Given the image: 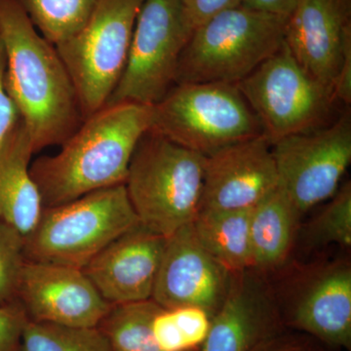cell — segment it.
I'll list each match as a JSON object with an SVG mask.
<instances>
[{"label": "cell", "mask_w": 351, "mask_h": 351, "mask_svg": "<svg viewBox=\"0 0 351 351\" xmlns=\"http://www.w3.org/2000/svg\"><path fill=\"white\" fill-rule=\"evenodd\" d=\"M5 66V52L0 39V147L17 128L22 120L15 103L7 93L4 83Z\"/></svg>", "instance_id": "obj_29"}, {"label": "cell", "mask_w": 351, "mask_h": 351, "mask_svg": "<svg viewBox=\"0 0 351 351\" xmlns=\"http://www.w3.org/2000/svg\"><path fill=\"white\" fill-rule=\"evenodd\" d=\"M276 332L274 316L246 288L228 290L199 351H251Z\"/></svg>", "instance_id": "obj_18"}, {"label": "cell", "mask_w": 351, "mask_h": 351, "mask_svg": "<svg viewBox=\"0 0 351 351\" xmlns=\"http://www.w3.org/2000/svg\"><path fill=\"white\" fill-rule=\"evenodd\" d=\"M205 157L149 130L129 164L127 195L141 225L169 237L199 213Z\"/></svg>", "instance_id": "obj_3"}, {"label": "cell", "mask_w": 351, "mask_h": 351, "mask_svg": "<svg viewBox=\"0 0 351 351\" xmlns=\"http://www.w3.org/2000/svg\"><path fill=\"white\" fill-rule=\"evenodd\" d=\"M166 239L144 226H134L103 249L83 271L108 304L152 298Z\"/></svg>", "instance_id": "obj_15"}, {"label": "cell", "mask_w": 351, "mask_h": 351, "mask_svg": "<svg viewBox=\"0 0 351 351\" xmlns=\"http://www.w3.org/2000/svg\"><path fill=\"white\" fill-rule=\"evenodd\" d=\"M226 272L189 223L166 239L152 299L163 308L200 307L213 317L228 292Z\"/></svg>", "instance_id": "obj_13"}, {"label": "cell", "mask_w": 351, "mask_h": 351, "mask_svg": "<svg viewBox=\"0 0 351 351\" xmlns=\"http://www.w3.org/2000/svg\"><path fill=\"white\" fill-rule=\"evenodd\" d=\"M297 1L298 0H243L242 6L288 17Z\"/></svg>", "instance_id": "obj_31"}, {"label": "cell", "mask_w": 351, "mask_h": 351, "mask_svg": "<svg viewBox=\"0 0 351 351\" xmlns=\"http://www.w3.org/2000/svg\"><path fill=\"white\" fill-rule=\"evenodd\" d=\"M138 223L124 184L93 191L66 204L44 207L38 225L25 237V258L83 269Z\"/></svg>", "instance_id": "obj_5"}, {"label": "cell", "mask_w": 351, "mask_h": 351, "mask_svg": "<svg viewBox=\"0 0 351 351\" xmlns=\"http://www.w3.org/2000/svg\"><path fill=\"white\" fill-rule=\"evenodd\" d=\"M278 188L271 143L262 135L205 157L201 210H250Z\"/></svg>", "instance_id": "obj_12"}, {"label": "cell", "mask_w": 351, "mask_h": 351, "mask_svg": "<svg viewBox=\"0 0 351 351\" xmlns=\"http://www.w3.org/2000/svg\"><path fill=\"white\" fill-rule=\"evenodd\" d=\"M162 308L152 299L114 304L98 328L112 351H161L154 341L152 323Z\"/></svg>", "instance_id": "obj_21"}, {"label": "cell", "mask_w": 351, "mask_h": 351, "mask_svg": "<svg viewBox=\"0 0 351 351\" xmlns=\"http://www.w3.org/2000/svg\"><path fill=\"white\" fill-rule=\"evenodd\" d=\"M143 1L95 0L82 29L55 46L75 84L82 120L105 107L117 87Z\"/></svg>", "instance_id": "obj_7"}, {"label": "cell", "mask_w": 351, "mask_h": 351, "mask_svg": "<svg viewBox=\"0 0 351 351\" xmlns=\"http://www.w3.org/2000/svg\"><path fill=\"white\" fill-rule=\"evenodd\" d=\"M27 321L19 302L0 306V351H21V338Z\"/></svg>", "instance_id": "obj_27"}, {"label": "cell", "mask_w": 351, "mask_h": 351, "mask_svg": "<svg viewBox=\"0 0 351 351\" xmlns=\"http://www.w3.org/2000/svg\"><path fill=\"white\" fill-rule=\"evenodd\" d=\"M299 216L294 205L278 188L252 209L253 267L269 269L284 260L292 243L295 219Z\"/></svg>", "instance_id": "obj_20"}, {"label": "cell", "mask_w": 351, "mask_h": 351, "mask_svg": "<svg viewBox=\"0 0 351 351\" xmlns=\"http://www.w3.org/2000/svg\"><path fill=\"white\" fill-rule=\"evenodd\" d=\"M25 261V237L13 226L0 221V306L18 302Z\"/></svg>", "instance_id": "obj_26"}, {"label": "cell", "mask_w": 351, "mask_h": 351, "mask_svg": "<svg viewBox=\"0 0 351 351\" xmlns=\"http://www.w3.org/2000/svg\"><path fill=\"white\" fill-rule=\"evenodd\" d=\"M211 321L200 307L162 308L152 323V334L161 351H193L206 339Z\"/></svg>", "instance_id": "obj_23"}, {"label": "cell", "mask_w": 351, "mask_h": 351, "mask_svg": "<svg viewBox=\"0 0 351 351\" xmlns=\"http://www.w3.org/2000/svg\"><path fill=\"white\" fill-rule=\"evenodd\" d=\"M17 302L29 320L69 327H98L112 304L82 269L25 261Z\"/></svg>", "instance_id": "obj_11"}, {"label": "cell", "mask_w": 351, "mask_h": 351, "mask_svg": "<svg viewBox=\"0 0 351 351\" xmlns=\"http://www.w3.org/2000/svg\"><path fill=\"white\" fill-rule=\"evenodd\" d=\"M287 17L242 5L196 27L182 50L176 84H237L285 43Z\"/></svg>", "instance_id": "obj_4"}, {"label": "cell", "mask_w": 351, "mask_h": 351, "mask_svg": "<svg viewBox=\"0 0 351 351\" xmlns=\"http://www.w3.org/2000/svg\"><path fill=\"white\" fill-rule=\"evenodd\" d=\"M243 0H181L184 19L191 32L217 14L242 5Z\"/></svg>", "instance_id": "obj_28"}, {"label": "cell", "mask_w": 351, "mask_h": 351, "mask_svg": "<svg viewBox=\"0 0 351 351\" xmlns=\"http://www.w3.org/2000/svg\"><path fill=\"white\" fill-rule=\"evenodd\" d=\"M53 45L68 40L85 24L95 0H15Z\"/></svg>", "instance_id": "obj_22"}, {"label": "cell", "mask_w": 351, "mask_h": 351, "mask_svg": "<svg viewBox=\"0 0 351 351\" xmlns=\"http://www.w3.org/2000/svg\"><path fill=\"white\" fill-rule=\"evenodd\" d=\"M313 237L321 243L351 245V184L339 188L332 200L318 215L313 226Z\"/></svg>", "instance_id": "obj_25"}, {"label": "cell", "mask_w": 351, "mask_h": 351, "mask_svg": "<svg viewBox=\"0 0 351 351\" xmlns=\"http://www.w3.org/2000/svg\"><path fill=\"white\" fill-rule=\"evenodd\" d=\"M278 189L301 215L331 199L351 162V119L287 136L271 144Z\"/></svg>", "instance_id": "obj_10"}, {"label": "cell", "mask_w": 351, "mask_h": 351, "mask_svg": "<svg viewBox=\"0 0 351 351\" xmlns=\"http://www.w3.org/2000/svg\"><path fill=\"white\" fill-rule=\"evenodd\" d=\"M285 44L298 63L332 95L351 45L350 0H298L287 17Z\"/></svg>", "instance_id": "obj_14"}, {"label": "cell", "mask_w": 351, "mask_h": 351, "mask_svg": "<svg viewBox=\"0 0 351 351\" xmlns=\"http://www.w3.org/2000/svg\"><path fill=\"white\" fill-rule=\"evenodd\" d=\"M251 351H325L322 348L311 345L301 339L287 338L277 336L274 332L271 336L263 339Z\"/></svg>", "instance_id": "obj_30"}, {"label": "cell", "mask_w": 351, "mask_h": 351, "mask_svg": "<svg viewBox=\"0 0 351 351\" xmlns=\"http://www.w3.org/2000/svg\"><path fill=\"white\" fill-rule=\"evenodd\" d=\"M191 34L181 0H144L125 68L106 106L158 103L176 84L180 57Z\"/></svg>", "instance_id": "obj_9"}, {"label": "cell", "mask_w": 351, "mask_h": 351, "mask_svg": "<svg viewBox=\"0 0 351 351\" xmlns=\"http://www.w3.org/2000/svg\"><path fill=\"white\" fill-rule=\"evenodd\" d=\"M251 211L201 210L193 221L198 241L226 271H240L253 267Z\"/></svg>", "instance_id": "obj_19"}, {"label": "cell", "mask_w": 351, "mask_h": 351, "mask_svg": "<svg viewBox=\"0 0 351 351\" xmlns=\"http://www.w3.org/2000/svg\"><path fill=\"white\" fill-rule=\"evenodd\" d=\"M21 351H112L98 327H69L29 320L21 338Z\"/></svg>", "instance_id": "obj_24"}, {"label": "cell", "mask_w": 351, "mask_h": 351, "mask_svg": "<svg viewBox=\"0 0 351 351\" xmlns=\"http://www.w3.org/2000/svg\"><path fill=\"white\" fill-rule=\"evenodd\" d=\"M291 322L321 343L350 350V267H332L321 276L295 306Z\"/></svg>", "instance_id": "obj_16"}, {"label": "cell", "mask_w": 351, "mask_h": 351, "mask_svg": "<svg viewBox=\"0 0 351 351\" xmlns=\"http://www.w3.org/2000/svg\"><path fill=\"white\" fill-rule=\"evenodd\" d=\"M4 83L34 154L61 145L82 123L75 84L59 53L15 0H0Z\"/></svg>", "instance_id": "obj_1"}, {"label": "cell", "mask_w": 351, "mask_h": 351, "mask_svg": "<svg viewBox=\"0 0 351 351\" xmlns=\"http://www.w3.org/2000/svg\"><path fill=\"white\" fill-rule=\"evenodd\" d=\"M34 152L24 123L0 147V221L27 237L38 225L43 204L29 167Z\"/></svg>", "instance_id": "obj_17"}, {"label": "cell", "mask_w": 351, "mask_h": 351, "mask_svg": "<svg viewBox=\"0 0 351 351\" xmlns=\"http://www.w3.org/2000/svg\"><path fill=\"white\" fill-rule=\"evenodd\" d=\"M152 106H105L83 120L55 156L29 167L44 207L66 204L93 191L124 184L138 141L149 130Z\"/></svg>", "instance_id": "obj_2"}, {"label": "cell", "mask_w": 351, "mask_h": 351, "mask_svg": "<svg viewBox=\"0 0 351 351\" xmlns=\"http://www.w3.org/2000/svg\"><path fill=\"white\" fill-rule=\"evenodd\" d=\"M235 85L271 144L329 123L336 103L331 91L298 63L285 43Z\"/></svg>", "instance_id": "obj_8"}, {"label": "cell", "mask_w": 351, "mask_h": 351, "mask_svg": "<svg viewBox=\"0 0 351 351\" xmlns=\"http://www.w3.org/2000/svg\"><path fill=\"white\" fill-rule=\"evenodd\" d=\"M149 130L208 156L263 134L235 84L180 83L152 107Z\"/></svg>", "instance_id": "obj_6"}]
</instances>
